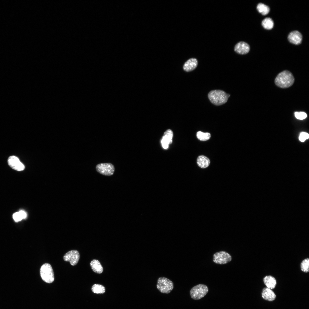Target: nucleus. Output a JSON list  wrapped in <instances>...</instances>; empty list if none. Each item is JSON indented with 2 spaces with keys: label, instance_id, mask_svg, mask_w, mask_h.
<instances>
[{
  "label": "nucleus",
  "instance_id": "9b49d317",
  "mask_svg": "<svg viewBox=\"0 0 309 309\" xmlns=\"http://www.w3.org/2000/svg\"><path fill=\"white\" fill-rule=\"evenodd\" d=\"M234 50L238 54H245L249 52L250 47L247 43L244 41H240L235 45Z\"/></svg>",
  "mask_w": 309,
  "mask_h": 309
},
{
  "label": "nucleus",
  "instance_id": "a878e982",
  "mask_svg": "<svg viewBox=\"0 0 309 309\" xmlns=\"http://www.w3.org/2000/svg\"><path fill=\"white\" fill-rule=\"evenodd\" d=\"M161 143L162 146L164 148L167 149L168 148L169 144V142L163 137L161 140Z\"/></svg>",
  "mask_w": 309,
  "mask_h": 309
},
{
  "label": "nucleus",
  "instance_id": "412c9836",
  "mask_svg": "<svg viewBox=\"0 0 309 309\" xmlns=\"http://www.w3.org/2000/svg\"><path fill=\"white\" fill-rule=\"evenodd\" d=\"M301 270L303 272L308 273L309 271V258H306L304 259L300 264Z\"/></svg>",
  "mask_w": 309,
  "mask_h": 309
},
{
  "label": "nucleus",
  "instance_id": "a211bd4d",
  "mask_svg": "<svg viewBox=\"0 0 309 309\" xmlns=\"http://www.w3.org/2000/svg\"><path fill=\"white\" fill-rule=\"evenodd\" d=\"M262 24L265 29L270 30L273 28L274 23L272 19L269 17H267L262 21Z\"/></svg>",
  "mask_w": 309,
  "mask_h": 309
},
{
  "label": "nucleus",
  "instance_id": "f8f14e48",
  "mask_svg": "<svg viewBox=\"0 0 309 309\" xmlns=\"http://www.w3.org/2000/svg\"><path fill=\"white\" fill-rule=\"evenodd\" d=\"M197 65V60L195 58H191L185 63L183 66V69L186 72H191L196 68Z\"/></svg>",
  "mask_w": 309,
  "mask_h": 309
},
{
  "label": "nucleus",
  "instance_id": "423d86ee",
  "mask_svg": "<svg viewBox=\"0 0 309 309\" xmlns=\"http://www.w3.org/2000/svg\"><path fill=\"white\" fill-rule=\"evenodd\" d=\"M232 260L231 255L225 251H221L215 253L213 256V261L219 264H226Z\"/></svg>",
  "mask_w": 309,
  "mask_h": 309
},
{
  "label": "nucleus",
  "instance_id": "7ed1b4c3",
  "mask_svg": "<svg viewBox=\"0 0 309 309\" xmlns=\"http://www.w3.org/2000/svg\"><path fill=\"white\" fill-rule=\"evenodd\" d=\"M40 273L42 279L45 282L51 283L54 281V273L50 264L46 263L43 264L40 268Z\"/></svg>",
  "mask_w": 309,
  "mask_h": 309
},
{
  "label": "nucleus",
  "instance_id": "dca6fc26",
  "mask_svg": "<svg viewBox=\"0 0 309 309\" xmlns=\"http://www.w3.org/2000/svg\"><path fill=\"white\" fill-rule=\"evenodd\" d=\"M198 165L202 168H205L209 165L210 163L209 159L207 157L204 155L199 156L197 159Z\"/></svg>",
  "mask_w": 309,
  "mask_h": 309
},
{
  "label": "nucleus",
  "instance_id": "f3484780",
  "mask_svg": "<svg viewBox=\"0 0 309 309\" xmlns=\"http://www.w3.org/2000/svg\"><path fill=\"white\" fill-rule=\"evenodd\" d=\"M257 9L258 11L263 15H267L270 11V8L268 6L261 3L257 5Z\"/></svg>",
  "mask_w": 309,
  "mask_h": 309
},
{
  "label": "nucleus",
  "instance_id": "4be33fe9",
  "mask_svg": "<svg viewBox=\"0 0 309 309\" xmlns=\"http://www.w3.org/2000/svg\"><path fill=\"white\" fill-rule=\"evenodd\" d=\"M211 134L208 132L204 133L199 131L197 133V137L201 141H204L208 140L211 137Z\"/></svg>",
  "mask_w": 309,
  "mask_h": 309
},
{
  "label": "nucleus",
  "instance_id": "0eeeda50",
  "mask_svg": "<svg viewBox=\"0 0 309 309\" xmlns=\"http://www.w3.org/2000/svg\"><path fill=\"white\" fill-rule=\"evenodd\" d=\"M97 171L101 175L110 176L112 175L115 171V168L113 164L110 163H100L96 167Z\"/></svg>",
  "mask_w": 309,
  "mask_h": 309
},
{
  "label": "nucleus",
  "instance_id": "5701e85b",
  "mask_svg": "<svg viewBox=\"0 0 309 309\" xmlns=\"http://www.w3.org/2000/svg\"><path fill=\"white\" fill-rule=\"evenodd\" d=\"M173 135L172 130L170 129H168L165 132L163 137L164 138L169 144L172 142Z\"/></svg>",
  "mask_w": 309,
  "mask_h": 309
},
{
  "label": "nucleus",
  "instance_id": "1a4fd4ad",
  "mask_svg": "<svg viewBox=\"0 0 309 309\" xmlns=\"http://www.w3.org/2000/svg\"><path fill=\"white\" fill-rule=\"evenodd\" d=\"M8 163L11 168L17 171H22L25 169L23 164L20 162L18 158L14 156L9 157Z\"/></svg>",
  "mask_w": 309,
  "mask_h": 309
},
{
  "label": "nucleus",
  "instance_id": "20e7f679",
  "mask_svg": "<svg viewBox=\"0 0 309 309\" xmlns=\"http://www.w3.org/2000/svg\"><path fill=\"white\" fill-rule=\"evenodd\" d=\"M157 287L161 293L168 294L173 289L174 284L169 279L165 277H160L157 280Z\"/></svg>",
  "mask_w": 309,
  "mask_h": 309
},
{
  "label": "nucleus",
  "instance_id": "2eb2a0df",
  "mask_svg": "<svg viewBox=\"0 0 309 309\" xmlns=\"http://www.w3.org/2000/svg\"><path fill=\"white\" fill-rule=\"evenodd\" d=\"M91 269L95 272L101 274L103 271V268L99 261L96 260H92L90 263Z\"/></svg>",
  "mask_w": 309,
  "mask_h": 309
},
{
  "label": "nucleus",
  "instance_id": "6e6552de",
  "mask_svg": "<svg viewBox=\"0 0 309 309\" xmlns=\"http://www.w3.org/2000/svg\"><path fill=\"white\" fill-rule=\"evenodd\" d=\"M80 258V254L77 250L70 251L66 253L64 256V260L66 262H69L70 264L74 266L78 263Z\"/></svg>",
  "mask_w": 309,
  "mask_h": 309
},
{
  "label": "nucleus",
  "instance_id": "ddd939ff",
  "mask_svg": "<svg viewBox=\"0 0 309 309\" xmlns=\"http://www.w3.org/2000/svg\"><path fill=\"white\" fill-rule=\"evenodd\" d=\"M262 295L263 299L269 301H273L276 297L275 294L272 289L267 287L263 289Z\"/></svg>",
  "mask_w": 309,
  "mask_h": 309
},
{
  "label": "nucleus",
  "instance_id": "b1692460",
  "mask_svg": "<svg viewBox=\"0 0 309 309\" xmlns=\"http://www.w3.org/2000/svg\"><path fill=\"white\" fill-rule=\"evenodd\" d=\"M294 115L296 118L299 120H303L307 116L306 114L304 112H296Z\"/></svg>",
  "mask_w": 309,
  "mask_h": 309
},
{
  "label": "nucleus",
  "instance_id": "393cba45",
  "mask_svg": "<svg viewBox=\"0 0 309 309\" xmlns=\"http://www.w3.org/2000/svg\"><path fill=\"white\" fill-rule=\"evenodd\" d=\"M309 134L305 132H302L300 134L299 136L300 140L302 142L304 141L306 139L308 138Z\"/></svg>",
  "mask_w": 309,
  "mask_h": 309
},
{
  "label": "nucleus",
  "instance_id": "9d476101",
  "mask_svg": "<svg viewBox=\"0 0 309 309\" xmlns=\"http://www.w3.org/2000/svg\"><path fill=\"white\" fill-rule=\"evenodd\" d=\"M288 39L292 43L296 45H299L302 42V35L298 31H292L289 34Z\"/></svg>",
  "mask_w": 309,
  "mask_h": 309
},
{
  "label": "nucleus",
  "instance_id": "4468645a",
  "mask_svg": "<svg viewBox=\"0 0 309 309\" xmlns=\"http://www.w3.org/2000/svg\"><path fill=\"white\" fill-rule=\"evenodd\" d=\"M263 282L267 288L272 289L274 288L276 285L277 281L274 277L271 275H267L263 278Z\"/></svg>",
  "mask_w": 309,
  "mask_h": 309
},
{
  "label": "nucleus",
  "instance_id": "f03ea898",
  "mask_svg": "<svg viewBox=\"0 0 309 309\" xmlns=\"http://www.w3.org/2000/svg\"><path fill=\"white\" fill-rule=\"evenodd\" d=\"M230 95L221 90H214L210 91L208 94V97L210 101L216 106L222 105L227 101Z\"/></svg>",
  "mask_w": 309,
  "mask_h": 309
},
{
  "label": "nucleus",
  "instance_id": "f257e3e1",
  "mask_svg": "<svg viewBox=\"0 0 309 309\" xmlns=\"http://www.w3.org/2000/svg\"><path fill=\"white\" fill-rule=\"evenodd\" d=\"M274 81L275 84L278 87L283 88H287L293 84L294 78L291 72L285 70L277 75Z\"/></svg>",
  "mask_w": 309,
  "mask_h": 309
},
{
  "label": "nucleus",
  "instance_id": "6ab92c4d",
  "mask_svg": "<svg viewBox=\"0 0 309 309\" xmlns=\"http://www.w3.org/2000/svg\"><path fill=\"white\" fill-rule=\"evenodd\" d=\"M27 215V214L25 211L21 210L18 212L14 213L13 215V217L14 220L17 222L25 218Z\"/></svg>",
  "mask_w": 309,
  "mask_h": 309
},
{
  "label": "nucleus",
  "instance_id": "aec40b11",
  "mask_svg": "<svg viewBox=\"0 0 309 309\" xmlns=\"http://www.w3.org/2000/svg\"><path fill=\"white\" fill-rule=\"evenodd\" d=\"M92 292L97 294H103L105 291V287L102 285L95 284L93 285L92 288Z\"/></svg>",
  "mask_w": 309,
  "mask_h": 309
},
{
  "label": "nucleus",
  "instance_id": "39448f33",
  "mask_svg": "<svg viewBox=\"0 0 309 309\" xmlns=\"http://www.w3.org/2000/svg\"><path fill=\"white\" fill-rule=\"evenodd\" d=\"M208 290V288L206 285L199 284L191 289L190 294L192 298L195 300H199L205 296Z\"/></svg>",
  "mask_w": 309,
  "mask_h": 309
}]
</instances>
